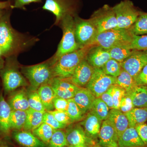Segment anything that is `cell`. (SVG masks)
<instances>
[{"instance_id": "3957f363", "label": "cell", "mask_w": 147, "mask_h": 147, "mask_svg": "<svg viewBox=\"0 0 147 147\" xmlns=\"http://www.w3.org/2000/svg\"><path fill=\"white\" fill-rule=\"evenodd\" d=\"M59 25L63 31V36L55 55L50 59L52 64L63 55L80 49L75 36L74 16L67 15Z\"/></svg>"}, {"instance_id": "74e56055", "label": "cell", "mask_w": 147, "mask_h": 147, "mask_svg": "<svg viewBox=\"0 0 147 147\" xmlns=\"http://www.w3.org/2000/svg\"><path fill=\"white\" fill-rule=\"evenodd\" d=\"M121 68L120 63L113 59H110L101 68L105 74L115 77L119 75Z\"/></svg>"}, {"instance_id": "5b68a950", "label": "cell", "mask_w": 147, "mask_h": 147, "mask_svg": "<svg viewBox=\"0 0 147 147\" xmlns=\"http://www.w3.org/2000/svg\"><path fill=\"white\" fill-rule=\"evenodd\" d=\"M134 35L129 29H112L98 34L93 45L109 49L119 45H129Z\"/></svg>"}, {"instance_id": "7bdbcfd3", "label": "cell", "mask_w": 147, "mask_h": 147, "mask_svg": "<svg viewBox=\"0 0 147 147\" xmlns=\"http://www.w3.org/2000/svg\"><path fill=\"white\" fill-rule=\"evenodd\" d=\"M135 108L131 98L127 94V93L121 100L120 104L119 110L123 113L126 114Z\"/></svg>"}, {"instance_id": "5bb4252c", "label": "cell", "mask_w": 147, "mask_h": 147, "mask_svg": "<svg viewBox=\"0 0 147 147\" xmlns=\"http://www.w3.org/2000/svg\"><path fill=\"white\" fill-rule=\"evenodd\" d=\"M94 69L85 58L76 67L72 76L67 79L77 86L85 88L90 80Z\"/></svg>"}, {"instance_id": "8fae6325", "label": "cell", "mask_w": 147, "mask_h": 147, "mask_svg": "<svg viewBox=\"0 0 147 147\" xmlns=\"http://www.w3.org/2000/svg\"><path fill=\"white\" fill-rule=\"evenodd\" d=\"M42 8L55 15L56 25H59L67 15H76L75 7L71 0H45Z\"/></svg>"}, {"instance_id": "ee69618b", "label": "cell", "mask_w": 147, "mask_h": 147, "mask_svg": "<svg viewBox=\"0 0 147 147\" xmlns=\"http://www.w3.org/2000/svg\"><path fill=\"white\" fill-rule=\"evenodd\" d=\"M134 79L137 86H147V65L143 67Z\"/></svg>"}, {"instance_id": "681fc988", "label": "cell", "mask_w": 147, "mask_h": 147, "mask_svg": "<svg viewBox=\"0 0 147 147\" xmlns=\"http://www.w3.org/2000/svg\"><path fill=\"white\" fill-rule=\"evenodd\" d=\"M10 2L9 1L0 2V9H5L11 7Z\"/></svg>"}, {"instance_id": "8d00e7d4", "label": "cell", "mask_w": 147, "mask_h": 147, "mask_svg": "<svg viewBox=\"0 0 147 147\" xmlns=\"http://www.w3.org/2000/svg\"><path fill=\"white\" fill-rule=\"evenodd\" d=\"M68 106L66 112L73 122L82 120L84 117L81 109L73 98L68 99Z\"/></svg>"}, {"instance_id": "7c38bea8", "label": "cell", "mask_w": 147, "mask_h": 147, "mask_svg": "<svg viewBox=\"0 0 147 147\" xmlns=\"http://www.w3.org/2000/svg\"><path fill=\"white\" fill-rule=\"evenodd\" d=\"M120 64L122 68L135 78L147 65V50H134L128 58L120 63Z\"/></svg>"}, {"instance_id": "f1b7e54d", "label": "cell", "mask_w": 147, "mask_h": 147, "mask_svg": "<svg viewBox=\"0 0 147 147\" xmlns=\"http://www.w3.org/2000/svg\"><path fill=\"white\" fill-rule=\"evenodd\" d=\"M27 111L12 110L11 113L10 124L11 130L23 129L26 121Z\"/></svg>"}, {"instance_id": "9c48e42d", "label": "cell", "mask_w": 147, "mask_h": 147, "mask_svg": "<svg viewBox=\"0 0 147 147\" xmlns=\"http://www.w3.org/2000/svg\"><path fill=\"white\" fill-rule=\"evenodd\" d=\"M94 25L98 33L116 28L117 22L113 7L108 5H103L92 14L89 18Z\"/></svg>"}, {"instance_id": "ab89813d", "label": "cell", "mask_w": 147, "mask_h": 147, "mask_svg": "<svg viewBox=\"0 0 147 147\" xmlns=\"http://www.w3.org/2000/svg\"><path fill=\"white\" fill-rule=\"evenodd\" d=\"M129 46L133 50H147V34L140 36L134 35Z\"/></svg>"}, {"instance_id": "83f0119b", "label": "cell", "mask_w": 147, "mask_h": 147, "mask_svg": "<svg viewBox=\"0 0 147 147\" xmlns=\"http://www.w3.org/2000/svg\"><path fill=\"white\" fill-rule=\"evenodd\" d=\"M26 121L24 130L32 131L43 123L44 113L29 108L27 110Z\"/></svg>"}, {"instance_id": "e575fe53", "label": "cell", "mask_w": 147, "mask_h": 147, "mask_svg": "<svg viewBox=\"0 0 147 147\" xmlns=\"http://www.w3.org/2000/svg\"><path fill=\"white\" fill-rule=\"evenodd\" d=\"M28 96L30 108L43 113L46 112L36 90L33 89L30 92L28 93Z\"/></svg>"}, {"instance_id": "d590c367", "label": "cell", "mask_w": 147, "mask_h": 147, "mask_svg": "<svg viewBox=\"0 0 147 147\" xmlns=\"http://www.w3.org/2000/svg\"><path fill=\"white\" fill-rule=\"evenodd\" d=\"M48 145L49 147H68L65 131L62 129L54 130Z\"/></svg>"}, {"instance_id": "7dc6e473", "label": "cell", "mask_w": 147, "mask_h": 147, "mask_svg": "<svg viewBox=\"0 0 147 147\" xmlns=\"http://www.w3.org/2000/svg\"><path fill=\"white\" fill-rule=\"evenodd\" d=\"M142 141L147 147V124L146 123L138 125L135 127Z\"/></svg>"}, {"instance_id": "e0dca14e", "label": "cell", "mask_w": 147, "mask_h": 147, "mask_svg": "<svg viewBox=\"0 0 147 147\" xmlns=\"http://www.w3.org/2000/svg\"><path fill=\"white\" fill-rule=\"evenodd\" d=\"M98 138V145L101 147H108L114 142H117L119 138L117 133L108 119L102 121Z\"/></svg>"}, {"instance_id": "d6a6232c", "label": "cell", "mask_w": 147, "mask_h": 147, "mask_svg": "<svg viewBox=\"0 0 147 147\" xmlns=\"http://www.w3.org/2000/svg\"><path fill=\"white\" fill-rule=\"evenodd\" d=\"M130 29L134 35L147 34V13L141 11L136 22Z\"/></svg>"}, {"instance_id": "d4e9b609", "label": "cell", "mask_w": 147, "mask_h": 147, "mask_svg": "<svg viewBox=\"0 0 147 147\" xmlns=\"http://www.w3.org/2000/svg\"><path fill=\"white\" fill-rule=\"evenodd\" d=\"M135 108H147V86H136L127 92Z\"/></svg>"}, {"instance_id": "7402d4cb", "label": "cell", "mask_w": 147, "mask_h": 147, "mask_svg": "<svg viewBox=\"0 0 147 147\" xmlns=\"http://www.w3.org/2000/svg\"><path fill=\"white\" fill-rule=\"evenodd\" d=\"M11 108L2 95L0 96V134L7 136L10 133Z\"/></svg>"}, {"instance_id": "484cf974", "label": "cell", "mask_w": 147, "mask_h": 147, "mask_svg": "<svg viewBox=\"0 0 147 147\" xmlns=\"http://www.w3.org/2000/svg\"><path fill=\"white\" fill-rule=\"evenodd\" d=\"M37 90L42 100L46 112L54 110L55 108L53 102L57 96L50 84H46L42 85Z\"/></svg>"}, {"instance_id": "c3c4849f", "label": "cell", "mask_w": 147, "mask_h": 147, "mask_svg": "<svg viewBox=\"0 0 147 147\" xmlns=\"http://www.w3.org/2000/svg\"><path fill=\"white\" fill-rule=\"evenodd\" d=\"M42 0H15L14 4L11 5V8L24 9L25 6L32 3L40 2Z\"/></svg>"}, {"instance_id": "1f68e13d", "label": "cell", "mask_w": 147, "mask_h": 147, "mask_svg": "<svg viewBox=\"0 0 147 147\" xmlns=\"http://www.w3.org/2000/svg\"><path fill=\"white\" fill-rule=\"evenodd\" d=\"M110 109L108 105L100 98H96L90 111L103 121L108 119Z\"/></svg>"}, {"instance_id": "4316f807", "label": "cell", "mask_w": 147, "mask_h": 147, "mask_svg": "<svg viewBox=\"0 0 147 147\" xmlns=\"http://www.w3.org/2000/svg\"><path fill=\"white\" fill-rule=\"evenodd\" d=\"M129 127H136L147 121V108H134L125 114Z\"/></svg>"}, {"instance_id": "7a4b0ae2", "label": "cell", "mask_w": 147, "mask_h": 147, "mask_svg": "<svg viewBox=\"0 0 147 147\" xmlns=\"http://www.w3.org/2000/svg\"><path fill=\"white\" fill-rule=\"evenodd\" d=\"M92 45L80 48L59 58L52 64L53 78L67 79L71 77L77 66L86 58Z\"/></svg>"}, {"instance_id": "ffe728a7", "label": "cell", "mask_w": 147, "mask_h": 147, "mask_svg": "<svg viewBox=\"0 0 147 147\" xmlns=\"http://www.w3.org/2000/svg\"><path fill=\"white\" fill-rule=\"evenodd\" d=\"M96 98L89 90L86 88H81L73 98L82 113L85 115L88 111H90Z\"/></svg>"}, {"instance_id": "60d3db41", "label": "cell", "mask_w": 147, "mask_h": 147, "mask_svg": "<svg viewBox=\"0 0 147 147\" xmlns=\"http://www.w3.org/2000/svg\"><path fill=\"white\" fill-rule=\"evenodd\" d=\"M43 123L47 124L55 130L63 129L67 126L58 121L54 116L48 112H46L44 113Z\"/></svg>"}, {"instance_id": "f35d334b", "label": "cell", "mask_w": 147, "mask_h": 147, "mask_svg": "<svg viewBox=\"0 0 147 147\" xmlns=\"http://www.w3.org/2000/svg\"><path fill=\"white\" fill-rule=\"evenodd\" d=\"M113 96L114 109H119L121 100L127 94V92L124 89L119 86L117 84L111 87Z\"/></svg>"}, {"instance_id": "ac0fdd59", "label": "cell", "mask_w": 147, "mask_h": 147, "mask_svg": "<svg viewBox=\"0 0 147 147\" xmlns=\"http://www.w3.org/2000/svg\"><path fill=\"white\" fill-rule=\"evenodd\" d=\"M12 137L18 144L23 147H46V144L31 131L14 130Z\"/></svg>"}, {"instance_id": "db71d44e", "label": "cell", "mask_w": 147, "mask_h": 147, "mask_svg": "<svg viewBox=\"0 0 147 147\" xmlns=\"http://www.w3.org/2000/svg\"><path fill=\"white\" fill-rule=\"evenodd\" d=\"M4 9H0V19L1 18V17L3 16L4 14H5Z\"/></svg>"}, {"instance_id": "b9f144b4", "label": "cell", "mask_w": 147, "mask_h": 147, "mask_svg": "<svg viewBox=\"0 0 147 147\" xmlns=\"http://www.w3.org/2000/svg\"><path fill=\"white\" fill-rule=\"evenodd\" d=\"M48 112L52 114L56 119L61 123L67 125L73 123L66 111L53 110Z\"/></svg>"}, {"instance_id": "ba28073f", "label": "cell", "mask_w": 147, "mask_h": 147, "mask_svg": "<svg viewBox=\"0 0 147 147\" xmlns=\"http://www.w3.org/2000/svg\"><path fill=\"white\" fill-rule=\"evenodd\" d=\"M75 36L80 48L92 45L98 34L94 25L90 19H83L76 15L74 16Z\"/></svg>"}, {"instance_id": "d6986e66", "label": "cell", "mask_w": 147, "mask_h": 147, "mask_svg": "<svg viewBox=\"0 0 147 147\" xmlns=\"http://www.w3.org/2000/svg\"><path fill=\"white\" fill-rule=\"evenodd\" d=\"M119 147H146L134 127H129L120 137L117 141Z\"/></svg>"}, {"instance_id": "f6af8a7d", "label": "cell", "mask_w": 147, "mask_h": 147, "mask_svg": "<svg viewBox=\"0 0 147 147\" xmlns=\"http://www.w3.org/2000/svg\"><path fill=\"white\" fill-rule=\"evenodd\" d=\"M68 100L56 96L53 102L55 110L66 111L68 106Z\"/></svg>"}, {"instance_id": "9a60e30c", "label": "cell", "mask_w": 147, "mask_h": 147, "mask_svg": "<svg viewBox=\"0 0 147 147\" xmlns=\"http://www.w3.org/2000/svg\"><path fill=\"white\" fill-rule=\"evenodd\" d=\"M111 59L108 49L97 45H92L86 57L88 62L94 68H102Z\"/></svg>"}, {"instance_id": "4fadbf2b", "label": "cell", "mask_w": 147, "mask_h": 147, "mask_svg": "<svg viewBox=\"0 0 147 147\" xmlns=\"http://www.w3.org/2000/svg\"><path fill=\"white\" fill-rule=\"evenodd\" d=\"M50 84L56 96L64 99L73 98L81 87L77 86L67 79L54 77L48 83Z\"/></svg>"}, {"instance_id": "4dcf8cb0", "label": "cell", "mask_w": 147, "mask_h": 147, "mask_svg": "<svg viewBox=\"0 0 147 147\" xmlns=\"http://www.w3.org/2000/svg\"><path fill=\"white\" fill-rule=\"evenodd\" d=\"M116 84L125 90L127 93L137 86L134 78L122 67L119 75L116 77Z\"/></svg>"}, {"instance_id": "2e32d148", "label": "cell", "mask_w": 147, "mask_h": 147, "mask_svg": "<svg viewBox=\"0 0 147 147\" xmlns=\"http://www.w3.org/2000/svg\"><path fill=\"white\" fill-rule=\"evenodd\" d=\"M65 134L68 146L95 144L94 140L87 137L84 128L80 125L70 127L67 129Z\"/></svg>"}, {"instance_id": "30bf717a", "label": "cell", "mask_w": 147, "mask_h": 147, "mask_svg": "<svg viewBox=\"0 0 147 147\" xmlns=\"http://www.w3.org/2000/svg\"><path fill=\"white\" fill-rule=\"evenodd\" d=\"M115 84H116V77L107 75L101 68H95L86 88L89 90L96 97L99 98Z\"/></svg>"}, {"instance_id": "11a10c76", "label": "cell", "mask_w": 147, "mask_h": 147, "mask_svg": "<svg viewBox=\"0 0 147 147\" xmlns=\"http://www.w3.org/2000/svg\"><path fill=\"white\" fill-rule=\"evenodd\" d=\"M0 147H9L7 145L3 144H0Z\"/></svg>"}, {"instance_id": "f546056e", "label": "cell", "mask_w": 147, "mask_h": 147, "mask_svg": "<svg viewBox=\"0 0 147 147\" xmlns=\"http://www.w3.org/2000/svg\"><path fill=\"white\" fill-rule=\"evenodd\" d=\"M129 45H119L108 49L111 59L119 63L126 59L135 50L131 49Z\"/></svg>"}, {"instance_id": "603a6c76", "label": "cell", "mask_w": 147, "mask_h": 147, "mask_svg": "<svg viewBox=\"0 0 147 147\" xmlns=\"http://www.w3.org/2000/svg\"><path fill=\"white\" fill-rule=\"evenodd\" d=\"M108 119L115 129L118 137L129 127L128 120L125 114L118 109H111Z\"/></svg>"}, {"instance_id": "f5cc1de1", "label": "cell", "mask_w": 147, "mask_h": 147, "mask_svg": "<svg viewBox=\"0 0 147 147\" xmlns=\"http://www.w3.org/2000/svg\"><path fill=\"white\" fill-rule=\"evenodd\" d=\"M108 147H119L117 142H114L110 145Z\"/></svg>"}, {"instance_id": "277c9868", "label": "cell", "mask_w": 147, "mask_h": 147, "mask_svg": "<svg viewBox=\"0 0 147 147\" xmlns=\"http://www.w3.org/2000/svg\"><path fill=\"white\" fill-rule=\"evenodd\" d=\"M6 58L5 65L0 71L5 91H13L18 88L28 86L26 79L18 69L16 56Z\"/></svg>"}, {"instance_id": "9f6ffc18", "label": "cell", "mask_w": 147, "mask_h": 147, "mask_svg": "<svg viewBox=\"0 0 147 147\" xmlns=\"http://www.w3.org/2000/svg\"><path fill=\"white\" fill-rule=\"evenodd\" d=\"M96 147H101V146H99V145H98V146H96Z\"/></svg>"}, {"instance_id": "f907efd6", "label": "cell", "mask_w": 147, "mask_h": 147, "mask_svg": "<svg viewBox=\"0 0 147 147\" xmlns=\"http://www.w3.org/2000/svg\"><path fill=\"white\" fill-rule=\"evenodd\" d=\"M95 144H84L76 145V146H70L67 147H96Z\"/></svg>"}, {"instance_id": "836d02e7", "label": "cell", "mask_w": 147, "mask_h": 147, "mask_svg": "<svg viewBox=\"0 0 147 147\" xmlns=\"http://www.w3.org/2000/svg\"><path fill=\"white\" fill-rule=\"evenodd\" d=\"M55 129L48 124L42 123L38 127L32 131L34 135L46 144H48Z\"/></svg>"}, {"instance_id": "44dd1931", "label": "cell", "mask_w": 147, "mask_h": 147, "mask_svg": "<svg viewBox=\"0 0 147 147\" xmlns=\"http://www.w3.org/2000/svg\"><path fill=\"white\" fill-rule=\"evenodd\" d=\"M102 122L97 116L90 112L81 123L87 137L94 140L98 137Z\"/></svg>"}, {"instance_id": "bcb514c9", "label": "cell", "mask_w": 147, "mask_h": 147, "mask_svg": "<svg viewBox=\"0 0 147 147\" xmlns=\"http://www.w3.org/2000/svg\"><path fill=\"white\" fill-rule=\"evenodd\" d=\"M99 98L103 102H105V104L108 105L110 109H114V104H113L111 88L107 91L102 94Z\"/></svg>"}, {"instance_id": "816d5d0a", "label": "cell", "mask_w": 147, "mask_h": 147, "mask_svg": "<svg viewBox=\"0 0 147 147\" xmlns=\"http://www.w3.org/2000/svg\"><path fill=\"white\" fill-rule=\"evenodd\" d=\"M2 55L1 51V50H0V71H1V69H2L3 67V63L4 62L3 60L2 59Z\"/></svg>"}, {"instance_id": "52a82bcc", "label": "cell", "mask_w": 147, "mask_h": 147, "mask_svg": "<svg viewBox=\"0 0 147 147\" xmlns=\"http://www.w3.org/2000/svg\"><path fill=\"white\" fill-rule=\"evenodd\" d=\"M113 8L117 22L116 29H129L136 22L141 12L130 0L121 1Z\"/></svg>"}, {"instance_id": "8992f818", "label": "cell", "mask_w": 147, "mask_h": 147, "mask_svg": "<svg viewBox=\"0 0 147 147\" xmlns=\"http://www.w3.org/2000/svg\"><path fill=\"white\" fill-rule=\"evenodd\" d=\"M22 73L34 89L48 84L53 78L52 64L50 61L35 65L24 67L22 68Z\"/></svg>"}, {"instance_id": "6da1fadb", "label": "cell", "mask_w": 147, "mask_h": 147, "mask_svg": "<svg viewBox=\"0 0 147 147\" xmlns=\"http://www.w3.org/2000/svg\"><path fill=\"white\" fill-rule=\"evenodd\" d=\"M35 37L19 32L11 26L10 14L5 13L0 19V50L5 58L17 56L37 41Z\"/></svg>"}, {"instance_id": "cb8c5ba5", "label": "cell", "mask_w": 147, "mask_h": 147, "mask_svg": "<svg viewBox=\"0 0 147 147\" xmlns=\"http://www.w3.org/2000/svg\"><path fill=\"white\" fill-rule=\"evenodd\" d=\"M7 102L12 110L27 111L30 108L28 92L25 89L19 90L11 94Z\"/></svg>"}]
</instances>
